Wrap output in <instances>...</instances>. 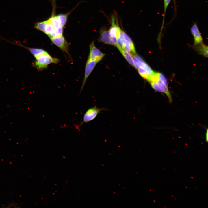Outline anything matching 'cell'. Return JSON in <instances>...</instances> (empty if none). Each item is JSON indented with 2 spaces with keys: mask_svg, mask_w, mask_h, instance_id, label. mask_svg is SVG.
I'll return each mask as SVG.
<instances>
[{
  "mask_svg": "<svg viewBox=\"0 0 208 208\" xmlns=\"http://www.w3.org/2000/svg\"><path fill=\"white\" fill-rule=\"evenodd\" d=\"M35 60L33 65L39 71L46 68L51 63L56 64L59 61L58 59L52 57L47 51H44L36 56Z\"/></svg>",
  "mask_w": 208,
  "mask_h": 208,
  "instance_id": "6da1fadb",
  "label": "cell"
},
{
  "mask_svg": "<svg viewBox=\"0 0 208 208\" xmlns=\"http://www.w3.org/2000/svg\"><path fill=\"white\" fill-rule=\"evenodd\" d=\"M148 81L154 90L164 94L169 102L170 103L172 102V98L168 88V84L165 83L158 78L156 72H154V73L150 76Z\"/></svg>",
  "mask_w": 208,
  "mask_h": 208,
  "instance_id": "7a4b0ae2",
  "label": "cell"
},
{
  "mask_svg": "<svg viewBox=\"0 0 208 208\" xmlns=\"http://www.w3.org/2000/svg\"><path fill=\"white\" fill-rule=\"evenodd\" d=\"M111 18V25L109 29L110 36L109 44L116 46L117 39L118 37L121 29L118 23L115 22L114 16Z\"/></svg>",
  "mask_w": 208,
  "mask_h": 208,
  "instance_id": "3957f363",
  "label": "cell"
},
{
  "mask_svg": "<svg viewBox=\"0 0 208 208\" xmlns=\"http://www.w3.org/2000/svg\"><path fill=\"white\" fill-rule=\"evenodd\" d=\"M105 110H106L105 108H100L96 106L89 108L84 114L83 121L81 122L79 127L83 123H87L94 120L102 111Z\"/></svg>",
  "mask_w": 208,
  "mask_h": 208,
  "instance_id": "277c9868",
  "label": "cell"
},
{
  "mask_svg": "<svg viewBox=\"0 0 208 208\" xmlns=\"http://www.w3.org/2000/svg\"><path fill=\"white\" fill-rule=\"evenodd\" d=\"M50 38L54 44L69 55L68 44L63 35Z\"/></svg>",
  "mask_w": 208,
  "mask_h": 208,
  "instance_id": "5b68a950",
  "label": "cell"
},
{
  "mask_svg": "<svg viewBox=\"0 0 208 208\" xmlns=\"http://www.w3.org/2000/svg\"><path fill=\"white\" fill-rule=\"evenodd\" d=\"M135 68L136 69L141 68L146 70L151 75H153L154 72L149 65L139 55L135 54L133 56Z\"/></svg>",
  "mask_w": 208,
  "mask_h": 208,
  "instance_id": "8992f818",
  "label": "cell"
},
{
  "mask_svg": "<svg viewBox=\"0 0 208 208\" xmlns=\"http://www.w3.org/2000/svg\"><path fill=\"white\" fill-rule=\"evenodd\" d=\"M104 56L105 54L95 46L94 42H92L90 46V53L88 57L98 62Z\"/></svg>",
  "mask_w": 208,
  "mask_h": 208,
  "instance_id": "52a82bcc",
  "label": "cell"
},
{
  "mask_svg": "<svg viewBox=\"0 0 208 208\" xmlns=\"http://www.w3.org/2000/svg\"><path fill=\"white\" fill-rule=\"evenodd\" d=\"M97 63V62L92 60L90 58L88 57L86 65L84 78L81 88V92L83 88L87 78L95 67Z\"/></svg>",
  "mask_w": 208,
  "mask_h": 208,
  "instance_id": "ba28073f",
  "label": "cell"
},
{
  "mask_svg": "<svg viewBox=\"0 0 208 208\" xmlns=\"http://www.w3.org/2000/svg\"><path fill=\"white\" fill-rule=\"evenodd\" d=\"M194 40V46L203 43V38L197 24H194L190 28Z\"/></svg>",
  "mask_w": 208,
  "mask_h": 208,
  "instance_id": "9c48e42d",
  "label": "cell"
},
{
  "mask_svg": "<svg viewBox=\"0 0 208 208\" xmlns=\"http://www.w3.org/2000/svg\"><path fill=\"white\" fill-rule=\"evenodd\" d=\"M99 34V42L105 44H109L110 36L109 30H107L106 28L104 27H102L100 30Z\"/></svg>",
  "mask_w": 208,
  "mask_h": 208,
  "instance_id": "30bf717a",
  "label": "cell"
},
{
  "mask_svg": "<svg viewBox=\"0 0 208 208\" xmlns=\"http://www.w3.org/2000/svg\"><path fill=\"white\" fill-rule=\"evenodd\" d=\"M194 46V48L198 53L205 57H208V47L207 46L202 43Z\"/></svg>",
  "mask_w": 208,
  "mask_h": 208,
  "instance_id": "8fae6325",
  "label": "cell"
},
{
  "mask_svg": "<svg viewBox=\"0 0 208 208\" xmlns=\"http://www.w3.org/2000/svg\"><path fill=\"white\" fill-rule=\"evenodd\" d=\"M119 50L128 62L131 65L135 68L134 59L131 54L125 50L123 49H120Z\"/></svg>",
  "mask_w": 208,
  "mask_h": 208,
  "instance_id": "7c38bea8",
  "label": "cell"
},
{
  "mask_svg": "<svg viewBox=\"0 0 208 208\" xmlns=\"http://www.w3.org/2000/svg\"><path fill=\"white\" fill-rule=\"evenodd\" d=\"M122 37L124 39L127 41L129 43L131 47V52L134 55L136 54L135 48L132 41L130 37L123 31L122 32Z\"/></svg>",
  "mask_w": 208,
  "mask_h": 208,
  "instance_id": "4fadbf2b",
  "label": "cell"
},
{
  "mask_svg": "<svg viewBox=\"0 0 208 208\" xmlns=\"http://www.w3.org/2000/svg\"><path fill=\"white\" fill-rule=\"evenodd\" d=\"M68 14H60L57 16L60 25L62 27L66 25Z\"/></svg>",
  "mask_w": 208,
  "mask_h": 208,
  "instance_id": "5bb4252c",
  "label": "cell"
},
{
  "mask_svg": "<svg viewBox=\"0 0 208 208\" xmlns=\"http://www.w3.org/2000/svg\"><path fill=\"white\" fill-rule=\"evenodd\" d=\"M47 20L41 22H37L34 25V28L37 30L44 32L46 25Z\"/></svg>",
  "mask_w": 208,
  "mask_h": 208,
  "instance_id": "9a60e30c",
  "label": "cell"
},
{
  "mask_svg": "<svg viewBox=\"0 0 208 208\" xmlns=\"http://www.w3.org/2000/svg\"><path fill=\"white\" fill-rule=\"evenodd\" d=\"M55 29L54 26L49 19L47 20V24L44 33L48 35Z\"/></svg>",
  "mask_w": 208,
  "mask_h": 208,
  "instance_id": "2e32d148",
  "label": "cell"
},
{
  "mask_svg": "<svg viewBox=\"0 0 208 208\" xmlns=\"http://www.w3.org/2000/svg\"><path fill=\"white\" fill-rule=\"evenodd\" d=\"M137 69L140 76L148 81L151 76L148 73L146 70L142 68H140Z\"/></svg>",
  "mask_w": 208,
  "mask_h": 208,
  "instance_id": "e0dca14e",
  "label": "cell"
},
{
  "mask_svg": "<svg viewBox=\"0 0 208 208\" xmlns=\"http://www.w3.org/2000/svg\"><path fill=\"white\" fill-rule=\"evenodd\" d=\"M49 19L53 24L55 29H57L61 26L57 16L53 15Z\"/></svg>",
  "mask_w": 208,
  "mask_h": 208,
  "instance_id": "ac0fdd59",
  "label": "cell"
},
{
  "mask_svg": "<svg viewBox=\"0 0 208 208\" xmlns=\"http://www.w3.org/2000/svg\"><path fill=\"white\" fill-rule=\"evenodd\" d=\"M122 42L123 49L127 52L131 54V49L129 43L124 39L123 38L122 39Z\"/></svg>",
  "mask_w": 208,
  "mask_h": 208,
  "instance_id": "d6986e66",
  "label": "cell"
},
{
  "mask_svg": "<svg viewBox=\"0 0 208 208\" xmlns=\"http://www.w3.org/2000/svg\"><path fill=\"white\" fill-rule=\"evenodd\" d=\"M171 0H164V17L163 24L164 23L165 13L167 8L170 4Z\"/></svg>",
  "mask_w": 208,
  "mask_h": 208,
  "instance_id": "ffe728a7",
  "label": "cell"
},
{
  "mask_svg": "<svg viewBox=\"0 0 208 208\" xmlns=\"http://www.w3.org/2000/svg\"><path fill=\"white\" fill-rule=\"evenodd\" d=\"M208 130H207L206 132V142H207L208 141Z\"/></svg>",
  "mask_w": 208,
  "mask_h": 208,
  "instance_id": "44dd1931",
  "label": "cell"
}]
</instances>
